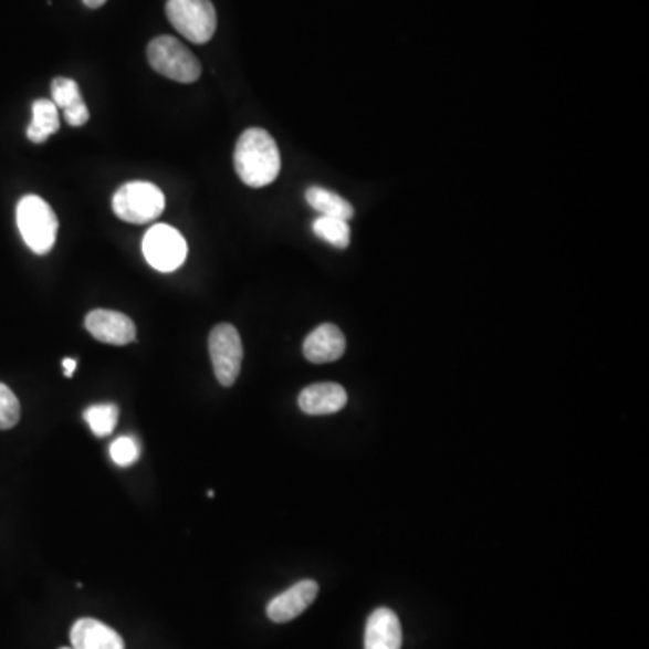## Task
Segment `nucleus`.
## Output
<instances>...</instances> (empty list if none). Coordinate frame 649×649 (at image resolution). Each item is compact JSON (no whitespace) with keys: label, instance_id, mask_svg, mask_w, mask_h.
<instances>
[{"label":"nucleus","instance_id":"nucleus-20","mask_svg":"<svg viewBox=\"0 0 649 649\" xmlns=\"http://www.w3.org/2000/svg\"><path fill=\"white\" fill-rule=\"evenodd\" d=\"M111 457L119 468H128L139 459V444L133 437H119L111 444Z\"/></svg>","mask_w":649,"mask_h":649},{"label":"nucleus","instance_id":"nucleus-15","mask_svg":"<svg viewBox=\"0 0 649 649\" xmlns=\"http://www.w3.org/2000/svg\"><path fill=\"white\" fill-rule=\"evenodd\" d=\"M31 111H33V119H31V125L25 134L31 143L42 145L48 142V137L59 133V108L51 100H36Z\"/></svg>","mask_w":649,"mask_h":649},{"label":"nucleus","instance_id":"nucleus-13","mask_svg":"<svg viewBox=\"0 0 649 649\" xmlns=\"http://www.w3.org/2000/svg\"><path fill=\"white\" fill-rule=\"evenodd\" d=\"M73 649H125L122 635L96 619H78L71 628Z\"/></svg>","mask_w":649,"mask_h":649},{"label":"nucleus","instance_id":"nucleus-11","mask_svg":"<svg viewBox=\"0 0 649 649\" xmlns=\"http://www.w3.org/2000/svg\"><path fill=\"white\" fill-rule=\"evenodd\" d=\"M347 390L336 383H317L303 388L299 397L300 410L307 416H331L347 406Z\"/></svg>","mask_w":649,"mask_h":649},{"label":"nucleus","instance_id":"nucleus-18","mask_svg":"<svg viewBox=\"0 0 649 649\" xmlns=\"http://www.w3.org/2000/svg\"><path fill=\"white\" fill-rule=\"evenodd\" d=\"M84 419L93 433L102 439V437L113 433L114 428H116L117 419H119V408L113 402L88 406L87 410L84 411Z\"/></svg>","mask_w":649,"mask_h":649},{"label":"nucleus","instance_id":"nucleus-3","mask_svg":"<svg viewBox=\"0 0 649 649\" xmlns=\"http://www.w3.org/2000/svg\"><path fill=\"white\" fill-rule=\"evenodd\" d=\"M148 62L156 73L179 84H191L199 80L202 67L196 54L174 36H157L148 44Z\"/></svg>","mask_w":649,"mask_h":649},{"label":"nucleus","instance_id":"nucleus-23","mask_svg":"<svg viewBox=\"0 0 649 649\" xmlns=\"http://www.w3.org/2000/svg\"><path fill=\"white\" fill-rule=\"evenodd\" d=\"M60 649H73V648H60Z\"/></svg>","mask_w":649,"mask_h":649},{"label":"nucleus","instance_id":"nucleus-12","mask_svg":"<svg viewBox=\"0 0 649 649\" xmlns=\"http://www.w3.org/2000/svg\"><path fill=\"white\" fill-rule=\"evenodd\" d=\"M402 630L399 617L390 608H377L367 620L365 649H400Z\"/></svg>","mask_w":649,"mask_h":649},{"label":"nucleus","instance_id":"nucleus-8","mask_svg":"<svg viewBox=\"0 0 649 649\" xmlns=\"http://www.w3.org/2000/svg\"><path fill=\"white\" fill-rule=\"evenodd\" d=\"M85 328L98 342L125 347L136 339V325L130 317L117 311L96 308L85 317Z\"/></svg>","mask_w":649,"mask_h":649},{"label":"nucleus","instance_id":"nucleus-5","mask_svg":"<svg viewBox=\"0 0 649 649\" xmlns=\"http://www.w3.org/2000/svg\"><path fill=\"white\" fill-rule=\"evenodd\" d=\"M167 17L191 44H206L217 30V11L211 0H168Z\"/></svg>","mask_w":649,"mask_h":649},{"label":"nucleus","instance_id":"nucleus-22","mask_svg":"<svg viewBox=\"0 0 649 649\" xmlns=\"http://www.w3.org/2000/svg\"><path fill=\"white\" fill-rule=\"evenodd\" d=\"M105 2H107V0H84V4L87 6V8H91V10L102 8V6L105 4Z\"/></svg>","mask_w":649,"mask_h":649},{"label":"nucleus","instance_id":"nucleus-1","mask_svg":"<svg viewBox=\"0 0 649 649\" xmlns=\"http://www.w3.org/2000/svg\"><path fill=\"white\" fill-rule=\"evenodd\" d=\"M234 170L240 181L251 188H264L276 181L282 157L279 145L264 128H248L234 148Z\"/></svg>","mask_w":649,"mask_h":649},{"label":"nucleus","instance_id":"nucleus-2","mask_svg":"<svg viewBox=\"0 0 649 649\" xmlns=\"http://www.w3.org/2000/svg\"><path fill=\"white\" fill-rule=\"evenodd\" d=\"M17 226L33 253L48 254L53 250L59 234V219L48 200L39 196L22 197L17 205Z\"/></svg>","mask_w":649,"mask_h":649},{"label":"nucleus","instance_id":"nucleus-21","mask_svg":"<svg viewBox=\"0 0 649 649\" xmlns=\"http://www.w3.org/2000/svg\"><path fill=\"white\" fill-rule=\"evenodd\" d=\"M62 367H64L65 377H73L74 370L78 367V362L73 357H65L64 362H62Z\"/></svg>","mask_w":649,"mask_h":649},{"label":"nucleus","instance_id":"nucleus-4","mask_svg":"<svg viewBox=\"0 0 649 649\" xmlns=\"http://www.w3.org/2000/svg\"><path fill=\"white\" fill-rule=\"evenodd\" d=\"M165 193L151 182L134 181L119 186L113 197L117 219L130 224H148L165 211Z\"/></svg>","mask_w":649,"mask_h":649},{"label":"nucleus","instance_id":"nucleus-6","mask_svg":"<svg viewBox=\"0 0 649 649\" xmlns=\"http://www.w3.org/2000/svg\"><path fill=\"white\" fill-rule=\"evenodd\" d=\"M210 356L217 381L230 388L239 379L244 347L240 334L230 323H220L210 334Z\"/></svg>","mask_w":649,"mask_h":649},{"label":"nucleus","instance_id":"nucleus-19","mask_svg":"<svg viewBox=\"0 0 649 649\" xmlns=\"http://www.w3.org/2000/svg\"><path fill=\"white\" fill-rule=\"evenodd\" d=\"M20 419V402L8 386L0 383V430H10Z\"/></svg>","mask_w":649,"mask_h":649},{"label":"nucleus","instance_id":"nucleus-9","mask_svg":"<svg viewBox=\"0 0 649 649\" xmlns=\"http://www.w3.org/2000/svg\"><path fill=\"white\" fill-rule=\"evenodd\" d=\"M320 586L313 579H303L291 586L289 590L283 592L280 596L274 597L268 605L269 619L282 625L289 620L296 619L302 616L303 611L307 610L308 606L313 605L317 597Z\"/></svg>","mask_w":649,"mask_h":649},{"label":"nucleus","instance_id":"nucleus-7","mask_svg":"<svg viewBox=\"0 0 649 649\" xmlns=\"http://www.w3.org/2000/svg\"><path fill=\"white\" fill-rule=\"evenodd\" d=\"M143 253L151 268L171 273L185 264L188 245L185 237L168 224H157L143 239Z\"/></svg>","mask_w":649,"mask_h":649},{"label":"nucleus","instance_id":"nucleus-10","mask_svg":"<svg viewBox=\"0 0 649 649\" xmlns=\"http://www.w3.org/2000/svg\"><path fill=\"white\" fill-rule=\"evenodd\" d=\"M345 348H347L345 334L333 323H323L305 337L303 356L314 365H323V363L337 362L345 354Z\"/></svg>","mask_w":649,"mask_h":649},{"label":"nucleus","instance_id":"nucleus-14","mask_svg":"<svg viewBox=\"0 0 649 649\" xmlns=\"http://www.w3.org/2000/svg\"><path fill=\"white\" fill-rule=\"evenodd\" d=\"M51 94H53L51 102L56 105V108L64 111L65 122L71 127H82L88 122L91 114H88L87 105L82 98L78 84L74 80L64 78V76L54 78L51 84Z\"/></svg>","mask_w":649,"mask_h":649},{"label":"nucleus","instance_id":"nucleus-17","mask_svg":"<svg viewBox=\"0 0 649 649\" xmlns=\"http://www.w3.org/2000/svg\"><path fill=\"white\" fill-rule=\"evenodd\" d=\"M313 231L316 237L334 245L337 250H347L350 244V226L347 220L317 217L313 222Z\"/></svg>","mask_w":649,"mask_h":649},{"label":"nucleus","instance_id":"nucleus-16","mask_svg":"<svg viewBox=\"0 0 649 649\" xmlns=\"http://www.w3.org/2000/svg\"><path fill=\"white\" fill-rule=\"evenodd\" d=\"M305 199L313 210L322 213V217H334V219L347 220L348 222L356 213L354 206L347 199H343L342 196H337L334 191L322 188V186H311L305 191Z\"/></svg>","mask_w":649,"mask_h":649}]
</instances>
